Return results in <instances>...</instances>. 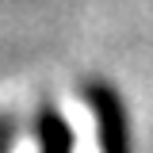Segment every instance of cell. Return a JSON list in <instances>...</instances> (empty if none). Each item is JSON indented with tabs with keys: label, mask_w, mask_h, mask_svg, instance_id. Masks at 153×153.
<instances>
[{
	"label": "cell",
	"mask_w": 153,
	"mask_h": 153,
	"mask_svg": "<svg viewBox=\"0 0 153 153\" xmlns=\"http://www.w3.org/2000/svg\"><path fill=\"white\" fill-rule=\"evenodd\" d=\"M65 149H69V138L61 130V123L54 115H46L42 119V153H65Z\"/></svg>",
	"instance_id": "1"
}]
</instances>
